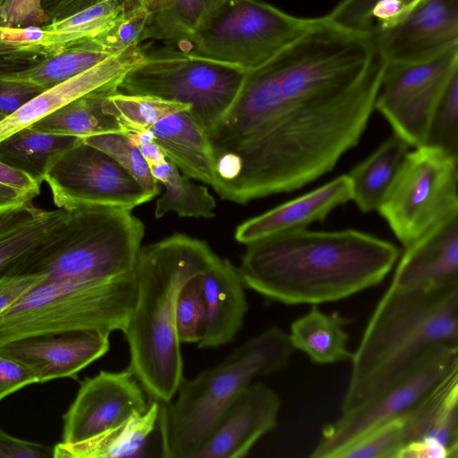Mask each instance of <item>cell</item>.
<instances>
[{
  "mask_svg": "<svg viewBox=\"0 0 458 458\" xmlns=\"http://www.w3.org/2000/svg\"><path fill=\"white\" fill-rule=\"evenodd\" d=\"M385 65L377 50L360 79L300 85L263 66L247 71L232 106L208 133L216 157L227 155L237 168L220 198L244 205L296 191L331 172L359 143Z\"/></svg>",
  "mask_w": 458,
  "mask_h": 458,
  "instance_id": "cell-1",
  "label": "cell"
},
{
  "mask_svg": "<svg viewBox=\"0 0 458 458\" xmlns=\"http://www.w3.org/2000/svg\"><path fill=\"white\" fill-rule=\"evenodd\" d=\"M239 274L247 288L287 305L335 302L380 284L400 250L355 229L300 228L246 245Z\"/></svg>",
  "mask_w": 458,
  "mask_h": 458,
  "instance_id": "cell-2",
  "label": "cell"
},
{
  "mask_svg": "<svg viewBox=\"0 0 458 458\" xmlns=\"http://www.w3.org/2000/svg\"><path fill=\"white\" fill-rule=\"evenodd\" d=\"M218 258L206 242L175 233L141 246L135 269L136 297L123 330L129 369L149 399L167 403L183 377L175 327L178 295L187 281Z\"/></svg>",
  "mask_w": 458,
  "mask_h": 458,
  "instance_id": "cell-3",
  "label": "cell"
},
{
  "mask_svg": "<svg viewBox=\"0 0 458 458\" xmlns=\"http://www.w3.org/2000/svg\"><path fill=\"white\" fill-rule=\"evenodd\" d=\"M437 343L458 346V285L425 291L389 286L352 353L341 413L369 402Z\"/></svg>",
  "mask_w": 458,
  "mask_h": 458,
  "instance_id": "cell-4",
  "label": "cell"
},
{
  "mask_svg": "<svg viewBox=\"0 0 458 458\" xmlns=\"http://www.w3.org/2000/svg\"><path fill=\"white\" fill-rule=\"evenodd\" d=\"M293 351L288 333L270 327L216 366L191 379L183 377L175 401L162 406V457L198 458L220 420L252 380L285 369Z\"/></svg>",
  "mask_w": 458,
  "mask_h": 458,
  "instance_id": "cell-5",
  "label": "cell"
},
{
  "mask_svg": "<svg viewBox=\"0 0 458 458\" xmlns=\"http://www.w3.org/2000/svg\"><path fill=\"white\" fill-rule=\"evenodd\" d=\"M66 211L64 221L33 250L18 274H40L46 280L135 277L144 225L131 209L82 204Z\"/></svg>",
  "mask_w": 458,
  "mask_h": 458,
  "instance_id": "cell-6",
  "label": "cell"
},
{
  "mask_svg": "<svg viewBox=\"0 0 458 458\" xmlns=\"http://www.w3.org/2000/svg\"><path fill=\"white\" fill-rule=\"evenodd\" d=\"M136 297L131 279L44 280L0 314V346L18 339L124 329Z\"/></svg>",
  "mask_w": 458,
  "mask_h": 458,
  "instance_id": "cell-7",
  "label": "cell"
},
{
  "mask_svg": "<svg viewBox=\"0 0 458 458\" xmlns=\"http://www.w3.org/2000/svg\"><path fill=\"white\" fill-rule=\"evenodd\" d=\"M260 0H225L185 41L187 53L245 72L269 61L317 26Z\"/></svg>",
  "mask_w": 458,
  "mask_h": 458,
  "instance_id": "cell-8",
  "label": "cell"
},
{
  "mask_svg": "<svg viewBox=\"0 0 458 458\" xmlns=\"http://www.w3.org/2000/svg\"><path fill=\"white\" fill-rule=\"evenodd\" d=\"M245 71L185 51L146 55L118 84V92L173 101L188 112L207 133L234 101Z\"/></svg>",
  "mask_w": 458,
  "mask_h": 458,
  "instance_id": "cell-9",
  "label": "cell"
},
{
  "mask_svg": "<svg viewBox=\"0 0 458 458\" xmlns=\"http://www.w3.org/2000/svg\"><path fill=\"white\" fill-rule=\"evenodd\" d=\"M458 157L429 146L407 152L377 211L408 247L458 214Z\"/></svg>",
  "mask_w": 458,
  "mask_h": 458,
  "instance_id": "cell-10",
  "label": "cell"
},
{
  "mask_svg": "<svg viewBox=\"0 0 458 458\" xmlns=\"http://www.w3.org/2000/svg\"><path fill=\"white\" fill-rule=\"evenodd\" d=\"M455 369L458 346L430 345L369 402L325 426L310 457L333 458L370 430L409 411Z\"/></svg>",
  "mask_w": 458,
  "mask_h": 458,
  "instance_id": "cell-11",
  "label": "cell"
},
{
  "mask_svg": "<svg viewBox=\"0 0 458 458\" xmlns=\"http://www.w3.org/2000/svg\"><path fill=\"white\" fill-rule=\"evenodd\" d=\"M458 72V46L420 62L386 63L374 108L410 147L425 141L432 112Z\"/></svg>",
  "mask_w": 458,
  "mask_h": 458,
  "instance_id": "cell-12",
  "label": "cell"
},
{
  "mask_svg": "<svg viewBox=\"0 0 458 458\" xmlns=\"http://www.w3.org/2000/svg\"><path fill=\"white\" fill-rule=\"evenodd\" d=\"M44 181L55 205L64 210L82 204L131 210L153 199L114 159L81 139L53 165Z\"/></svg>",
  "mask_w": 458,
  "mask_h": 458,
  "instance_id": "cell-13",
  "label": "cell"
},
{
  "mask_svg": "<svg viewBox=\"0 0 458 458\" xmlns=\"http://www.w3.org/2000/svg\"><path fill=\"white\" fill-rule=\"evenodd\" d=\"M146 394L129 368L86 377L63 416L62 442L88 439L144 412L150 403Z\"/></svg>",
  "mask_w": 458,
  "mask_h": 458,
  "instance_id": "cell-14",
  "label": "cell"
},
{
  "mask_svg": "<svg viewBox=\"0 0 458 458\" xmlns=\"http://www.w3.org/2000/svg\"><path fill=\"white\" fill-rule=\"evenodd\" d=\"M372 35L386 63L434 58L458 46V0H419L394 21Z\"/></svg>",
  "mask_w": 458,
  "mask_h": 458,
  "instance_id": "cell-15",
  "label": "cell"
},
{
  "mask_svg": "<svg viewBox=\"0 0 458 458\" xmlns=\"http://www.w3.org/2000/svg\"><path fill=\"white\" fill-rule=\"evenodd\" d=\"M110 334L99 330L30 336L0 346V353L18 360L35 374L38 383L76 378L80 371L109 350Z\"/></svg>",
  "mask_w": 458,
  "mask_h": 458,
  "instance_id": "cell-16",
  "label": "cell"
},
{
  "mask_svg": "<svg viewBox=\"0 0 458 458\" xmlns=\"http://www.w3.org/2000/svg\"><path fill=\"white\" fill-rule=\"evenodd\" d=\"M282 401L268 386L251 383L215 428L198 458H242L277 424Z\"/></svg>",
  "mask_w": 458,
  "mask_h": 458,
  "instance_id": "cell-17",
  "label": "cell"
},
{
  "mask_svg": "<svg viewBox=\"0 0 458 458\" xmlns=\"http://www.w3.org/2000/svg\"><path fill=\"white\" fill-rule=\"evenodd\" d=\"M458 285V214L404 248L390 287L425 291Z\"/></svg>",
  "mask_w": 458,
  "mask_h": 458,
  "instance_id": "cell-18",
  "label": "cell"
},
{
  "mask_svg": "<svg viewBox=\"0 0 458 458\" xmlns=\"http://www.w3.org/2000/svg\"><path fill=\"white\" fill-rule=\"evenodd\" d=\"M144 56L145 53L140 45L131 46L94 67L43 91L0 122V141L88 92L108 82L122 80Z\"/></svg>",
  "mask_w": 458,
  "mask_h": 458,
  "instance_id": "cell-19",
  "label": "cell"
},
{
  "mask_svg": "<svg viewBox=\"0 0 458 458\" xmlns=\"http://www.w3.org/2000/svg\"><path fill=\"white\" fill-rule=\"evenodd\" d=\"M352 199L348 174H342L318 188L286 201L261 215L244 221L236 228L234 238L249 244L262 238L323 222L337 207Z\"/></svg>",
  "mask_w": 458,
  "mask_h": 458,
  "instance_id": "cell-20",
  "label": "cell"
},
{
  "mask_svg": "<svg viewBox=\"0 0 458 458\" xmlns=\"http://www.w3.org/2000/svg\"><path fill=\"white\" fill-rule=\"evenodd\" d=\"M207 310V330L199 348H216L235 339L242 327L249 304L238 268L217 258L201 274Z\"/></svg>",
  "mask_w": 458,
  "mask_h": 458,
  "instance_id": "cell-21",
  "label": "cell"
},
{
  "mask_svg": "<svg viewBox=\"0 0 458 458\" xmlns=\"http://www.w3.org/2000/svg\"><path fill=\"white\" fill-rule=\"evenodd\" d=\"M164 403L150 399L144 412H136L121 424L88 439L54 445L53 458H118L152 456L151 443L161 437Z\"/></svg>",
  "mask_w": 458,
  "mask_h": 458,
  "instance_id": "cell-22",
  "label": "cell"
},
{
  "mask_svg": "<svg viewBox=\"0 0 458 458\" xmlns=\"http://www.w3.org/2000/svg\"><path fill=\"white\" fill-rule=\"evenodd\" d=\"M153 140L183 174L217 186L216 161L206 131L187 111L170 114L149 129Z\"/></svg>",
  "mask_w": 458,
  "mask_h": 458,
  "instance_id": "cell-23",
  "label": "cell"
},
{
  "mask_svg": "<svg viewBox=\"0 0 458 458\" xmlns=\"http://www.w3.org/2000/svg\"><path fill=\"white\" fill-rule=\"evenodd\" d=\"M68 212L46 210L32 200L0 216V279L16 275L21 265L66 218Z\"/></svg>",
  "mask_w": 458,
  "mask_h": 458,
  "instance_id": "cell-24",
  "label": "cell"
},
{
  "mask_svg": "<svg viewBox=\"0 0 458 458\" xmlns=\"http://www.w3.org/2000/svg\"><path fill=\"white\" fill-rule=\"evenodd\" d=\"M350 319L339 313H327L318 305L292 322L289 339L293 350L305 353L318 364L351 361L349 334L345 330Z\"/></svg>",
  "mask_w": 458,
  "mask_h": 458,
  "instance_id": "cell-25",
  "label": "cell"
},
{
  "mask_svg": "<svg viewBox=\"0 0 458 458\" xmlns=\"http://www.w3.org/2000/svg\"><path fill=\"white\" fill-rule=\"evenodd\" d=\"M121 80L104 84L28 126L38 131L80 139L106 132H123L102 107L104 99L118 91Z\"/></svg>",
  "mask_w": 458,
  "mask_h": 458,
  "instance_id": "cell-26",
  "label": "cell"
},
{
  "mask_svg": "<svg viewBox=\"0 0 458 458\" xmlns=\"http://www.w3.org/2000/svg\"><path fill=\"white\" fill-rule=\"evenodd\" d=\"M80 138L22 128L0 141V161L24 173L39 186L53 165Z\"/></svg>",
  "mask_w": 458,
  "mask_h": 458,
  "instance_id": "cell-27",
  "label": "cell"
},
{
  "mask_svg": "<svg viewBox=\"0 0 458 458\" xmlns=\"http://www.w3.org/2000/svg\"><path fill=\"white\" fill-rule=\"evenodd\" d=\"M410 145L393 133L348 174L352 199L362 213L377 211Z\"/></svg>",
  "mask_w": 458,
  "mask_h": 458,
  "instance_id": "cell-28",
  "label": "cell"
},
{
  "mask_svg": "<svg viewBox=\"0 0 458 458\" xmlns=\"http://www.w3.org/2000/svg\"><path fill=\"white\" fill-rule=\"evenodd\" d=\"M114 55L97 46L90 38H84L45 57L25 71L4 75L1 79L29 83L45 91Z\"/></svg>",
  "mask_w": 458,
  "mask_h": 458,
  "instance_id": "cell-29",
  "label": "cell"
},
{
  "mask_svg": "<svg viewBox=\"0 0 458 458\" xmlns=\"http://www.w3.org/2000/svg\"><path fill=\"white\" fill-rule=\"evenodd\" d=\"M143 1L106 0L58 21L43 25V48L47 56L74 42L98 35Z\"/></svg>",
  "mask_w": 458,
  "mask_h": 458,
  "instance_id": "cell-30",
  "label": "cell"
},
{
  "mask_svg": "<svg viewBox=\"0 0 458 458\" xmlns=\"http://www.w3.org/2000/svg\"><path fill=\"white\" fill-rule=\"evenodd\" d=\"M152 176L165 187V192L157 199L155 216L163 217L170 212L183 217L215 216L216 200L208 190L191 182L181 174L180 170L169 160L149 166Z\"/></svg>",
  "mask_w": 458,
  "mask_h": 458,
  "instance_id": "cell-31",
  "label": "cell"
},
{
  "mask_svg": "<svg viewBox=\"0 0 458 458\" xmlns=\"http://www.w3.org/2000/svg\"><path fill=\"white\" fill-rule=\"evenodd\" d=\"M225 0H145L149 22L144 40H187Z\"/></svg>",
  "mask_w": 458,
  "mask_h": 458,
  "instance_id": "cell-32",
  "label": "cell"
},
{
  "mask_svg": "<svg viewBox=\"0 0 458 458\" xmlns=\"http://www.w3.org/2000/svg\"><path fill=\"white\" fill-rule=\"evenodd\" d=\"M102 107L104 112L118 123L123 132H140L148 130L163 117L191 107L177 102L157 98L127 95L115 92L106 97Z\"/></svg>",
  "mask_w": 458,
  "mask_h": 458,
  "instance_id": "cell-33",
  "label": "cell"
},
{
  "mask_svg": "<svg viewBox=\"0 0 458 458\" xmlns=\"http://www.w3.org/2000/svg\"><path fill=\"white\" fill-rule=\"evenodd\" d=\"M106 153L129 172L143 189L153 198L159 193L157 181L152 176L149 166L139 148L124 132H106L81 139Z\"/></svg>",
  "mask_w": 458,
  "mask_h": 458,
  "instance_id": "cell-34",
  "label": "cell"
},
{
  "mask_svg": "<svg viewBox=\"0 0 458 458\" xmlns=\"http://www.w3.org/2000/svg\"><path fill=\"white\" fill-rule=\"evenodd\" d=\"M423 145L458 157V72L450 79L437 102Z\"/></svg>",
  "mask_w": 458,
  "mask_h": 458,
  "instance_id": "cell-35",
  "label": "cell"
},
{
  "mask_svg": "<svg viewBox=\"0 0 458 458\" xmlns=\"http://www.w3.org/2000/svg\"><path fill=\"white\" fill-rule=\"evenodd\" d=\"M406 443L404 420L400 415L344 447L333 458H394Z\"/></svg>",
  "mask_w": 458,
  "mask_h": 458,
  "instance_id": "cell-36",
  "label": "cell"
},
{
  "mask_svg": "<svg viewBox=\"0 0 458 458\" xmlns=\"http://www.w3.org/2000/svg\"><path fill=\"white\" fill-rule=\"evenodd\" d=\"M201 274L187 281L177 298L175 327L181 344H198L206 334L207 310Z\"/></svg>",
  "mask_w": 458,
  "mask_h": 458,
  "instance_id": "cell-37",
  "label": "cell"
},
{
  "mask_svg": "<svg viewBox=\"0 0 458 458\" xmlns=\"http://www.w3.org/2000/svg\"><path fill=\"white\" fill-rule=\"evenodd\" d=\"M149 18V12L144 0L103 32L89 38L102 49L116 54L144 41Z\"/></svg>",
  "mask_w": 458,
  "mask_h": 458,
  "instance_id": "cell-38",
  "label": "cell"
},
{
  "mask_svg": "<svg viewBox=\"0 0 458 458\" xmlns=\"http://www.w3.org/2000/svg\"><path fill=\"white\" fill-rule=\"evenodd\" d=\"M48 22L42 0H5L0 6V27L25 28Z\"/></svg>",
  "mask_w": 458,
  "mask_h": 458,
  "instance_id": "cell-39",
  "label": "cell"
},
{
  "mask_svg": "<svg viewBox=\"0 0 458 458\" xmlns=\"http://www.w3.org/2000/svg\"><path fill=\"white\" fill-rule=\"evenodd\" d=\"M45 57L47 53L42 47L19 46L0 38V79L4 75L25 71Z\"/></svg>",
  "mask_w": 458,
  "mask_h": 458,
  "instance_id": "cell-40",
  "label": "cell"
},
{
  "mask_svg": "<svg viewBox=\"0 0 458 458\" xmlns=\"http://www.w3.org/2000/svg\"><path fill=\"white\" fill-rule=\"evenodd\" d=\"M35 383L38 379L27 365L0 353V401Z\"/></svg>",
  "mask_w": 458,
  "mask_h": 458,
  "instance_id": "cell-41",
  "label": "cell"
},
{
  "mask_svg": "<svg viewBox=\"0 0 458 458\" xmlns=\"http://www.w3.org/2000/svg\"><path fill=\"white\" fill-rule=\"evenodd\" d=\"M46 279L44 275L32 273L11 275L0 279V314Z\"/></svg>",
  "mask_w": 458,
  "mask_h": 458,
  "instance_id": "cell-42",
  "label": "cell"
},
{
  "mask_svg": "<svg viewBox=\"0 0 458 458\" xmlns=\"http://www.w3.org/2000/svg\"><path fill=\"white\" fill-rule=\"evenodd\" d=\"M42 92L29 83L0 79V112L10 115Z\"/></svg>",
  "mask_w": 458,
  "mask_h": 458,
  "instance_id": "cell-43",
  "label": "cell"
},
{
  "mask_svg": "<svg viewBox=\"0 0 458 458\" xmlns=\"http://www.w3.org/2000/svg\"><path fill=\"white\" fill-rule=\"evenodd\" d=\"M54 446L26 441L0 428V458H53Z\"/></svg>",
  "mask_w": 458,
  "mask_h": 458,
  "instance_id": "cell-44",
  "label": "cell"
},
{
  "mask_svg": "<svg viewBox=\"0 0 458 458\" xmlns=\"http://www.w3.org/2000/svg\"><path fill=\"white\" fill-rule=\"evenodd\" d=\"M394 458H450L448 449L434 438L415 439L402 446Z\"/></svg>",
  "mask_w": 458,
  "mask_h": 458,
  "instance_id": "cell-45",
  "label": "cell"
},
{
  "mask_svg": "<svg viewBox=\"0 0 458 458\" xmlns=\"http://www.w3.org/2000/svg\"><path fill=\"white\" fill-rule=\"evenodd\" d=\"M106 0H42L49 22L58 21ZM48 22V23H49Z\"/></svg>",
  "mask_w": 458,
  "mask_h": 458,
  "instance_id": "cell-46",
  "label": "cell"
},
{
  "mask_svg": "<svg viewBox=\"0 0 458 458\" xmlns=\"http://www.w3.org/2000/svg\"><path fill=\"white\" fill-rule=\"evenodd\" d=\"M0 183L37 197L40 186L30 176L0 161Z\"/></svg>",
  "mask_w": 458,
  "mask_h": 458,
  "instance_id": "cell-47",
  "label": "cell"
},
{
  "mask_svg": "<svg viewBox=\"0 0 458 458\" xmlns=\"http://www.w3.org/2000/svg\"><path fill=\"white\" fill-rule=\"evenodd\" d=\"M35 196L0 183V216L11 210L18 208Z\"/></svg>",
  "mask_w": 458,
  "mask_h": 458,
  "instance_id": "cell-48",
  "label": "cell"
},
{
  "mask_svg": "<svg viewBox=\"0 0 458 458\" xmlns=\"http://www.w3.org/2000/svg\"><path fill=\"white\" fill-rule=\"evenodd\" d=\"M5 0H0V6L4 3Z\"/></svg>",
  "mask_w": 458,
  "mask_h": 458,
  "instance_id": "cell-49",
  "label": "cell"
}]
</instances>
